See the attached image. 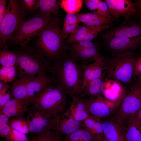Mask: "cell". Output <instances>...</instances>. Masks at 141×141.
Instances as JSON below:
<instances>
[{"instance_id":"cell-1","label":"cell","mask_w":141,"mask_h":141,"mask_svg":"<svg viewBox=\"0 0 141 141\" xmlns=\"http://www.w3.org/2000/svg\"><path fill=\"white\" fill-rule=\"evenodd\" d=\"M62 20L57 16L36 36L34 47L50 61L60 60L67 55L70 46L66 43L61 27Z\"/></svg>"},{"instance_id":"cell-2","label":"cell","mask_w":141,"mask_h":141,"mask_svg":"<svg viewBox=\"0 0 141 141\" xmlns=\"http://www.w3.org/2000/svg\"><path fill=\"white\" fill-rule=\"evenodd\" d=\"M49 72L55 83L72 98L80 94L83 84L84 70L69 54L53 62Z\"/></svg>"},{"instance_id":"cell-3","label":"cell","mask_w":141,"mask_h":141,"mask_svg":"<svg viewBox=\"0 0 141 141\" xmlns=\"http://www.w3.org/2000/svg\"><path fill=\"white\" fill-rule=\"evenodd\" d=\"M15 51L17 56V77L19 79L29 81L37 75L49 72L50 62L34 47L27 44Z\"/></svg>"},{"instance_id":"cell-4","label":"cell","mask_w":141,"mask_h":141,"mask_svg":"<svg viewBox=\"0 0 141 141\" xmlns=\"http://www.w3.org/2000/svg\"><path fill=\"white\" fill-rule=\"evenodd\" d=\"M137 59L132 52L114 54L108 58L107 79L129 84Z\"/></svg>"},{"instance_id":"cell-5","label":"cell","mask_w":141,"mask_h":141,"mask_svg":"<svg viewBox=\"0 0 141 141\" xmlns=\"http://www.w3.org/2000/svg\"><path fill=\"white\" fill-rule=\"evenodd\" d=\"M57 16L42 15L39 13L24 21L11 37L7 45L9 47L17 45L21 46L27 44Z\"/></svg>"},{"instance_id":"cell-6","label":"cell","mask_w":141,"mask_h":141,"mask_svg":"<svg viewBox=\"0 0 141 141\" xmlns=\"http://www.w3.org/2000/svg\"><path fill=\"white\" fill-rule=\"evenodd\" d=\"M67 94L57 85L48 86L30 103L52 115L63 113L67 101Z\"/></svg>"},{"instance_id":"cell-7","label":"cell","mask_w":141,"mask_h":141,"mask_svg":"<svg viewBox=\"0 0 141 141\" xmlns=\"http://www.w3.org/2000/svg\"><path fill=\"white\" fill-rule=\"evenodd\" d=\"M27 13L19 0H9L6 14L0 23V49L7 45L11 36L24 21Z\"/></svg>"},{"instance_id":"cell-8","label":"cell","mask_w":141,"mask_h":141,"mask_svg":"<svg viewBox=\"0 0 141 141\" xmlns=\"http://www.w3.org/2000/svg\"><path fill=\"white\" fill-rule=\"evenodd\" d=\"M141 106V84L135 82L113 115L124 121L133 116Z\"/></svg>"},{"instance_id":"cell-9","label":"cell","mask_w":141,"mask_h":141,"mask_svg":"<svg viewBox=\"0 0 141 141\" xmlns=\"http://www.w3.org/2000/svg\"><path fill=\"white\" fill-rule=\"evenodd\" d=\"M54 116L43 110L31 105L26 118L29 124L30 133L35 135L52 129Z\"/></svg>"},{"instance_id":"cell-10","label":"cell","mask_w":141,"mask_h":141,"mask_svg":"<svg viewBox=\"0 0 141 141\" xmlns=\"http://www.w3.org/2000/svg\"><path fill=\"white\" fill-rule=\"evenodd\" d=\"M107 29L106 33L101 34L103 41L114 37L131 38L139 36L141 34V24L136 22L132 16H126L120 25L111 26Z\"/></svg>"},{"instance_id":"cell-11","label":"cell","mask_w":141,"mask_h":141,"mask_svg":"<svg viewBox=\"0 0 141 141\" xmlns=\"http://www.w3.org/2000/svg\"><path fill=\"white\" fill-rule=\"evenodd\" d=\"M105 48L114 54L131 52L141 43V36L133 37H114L103 41Z\"/></svg>"},{"instance_id":"cell-12","label":"cell","mask_w":141,"mask_h":141,"mask_svg":"<svg viewBox=\"0 0 141 141\" xmlns=\"http://www.w3.org/2000/svg\"><path fill=\"white\" fill-rule=\"evenodd\" d=\"M101 120L105 139L108 141H126L123 121L113 115Z\"/></svg>"},{"instance_id":"cell-13","label":"cell","mask_w":141,"mask_h":141,"mask_svg":"<svg viewBox=\"0 0 141 141\" xmlns=\"http://www.w3.org/2000/svg\"><path fill=\"white\" fill-rule=\"evenodd\" d=\"M114 20L118 21L121 16H133L138 14L137 4L130 0H105Z\"/></svg>"},{"instance_id":"cell-14","label":"cell","mask_w":141,"mask_h":141,"mask_svg":"<svg viewBox=\"0 0 141 141\" xmlns=\"http://www.w3.org/2000/svg\"><path fill=\"white\" fill-rule=\"evenodd\" d=\"M107 61L108 58L101 55L92 63L80 65L84 72V82L82 88L90 81L105 77L107 71Z\"/></svg>"},{"instance_id":"cell-15","label":"cell","mask_w":141,"mask_h":141,"mask_svg":"<svg viewBox=\"0 0 141 141\" xmlns=\"http://www.w3.org/2000/svg\"><path fill=\"white\" fill-rule=\"evenodd\" d=\"M83 123L67 117L62 113L54 116L52 129L61 135L67 136L84 128Z\"/></svg>"},{"instance_id":"cell-16","label":"cell","mask_w":141,"mask_h":141,"mask_svg":"<svg viewBox=\"0 0 141 141\" xmlns=\"http://www.w3.org/2000/svg\"><path fill=\"white\" fill-rule=\"evenodd\" d=\"M55 81L51 77L47 74L37 75L28 82L27 103L30 102L48 86L54 84Z\"/></svg>"},{"instance_id":"cell-17","label":"cell","mask_w":141,"mask_h":141,"mask_svg":"<svg viewBox=\"0 0 141 141\" xmlns=\"http://www.w3.org/2000/svg\"><path fill=\"white\" fill-rule=\"evenodd\" d=\"M86 107L91 117L102 119L111 115L112 108L108 106L102 97L86 99Z\"/></svg>"},{"instance_id":"cell-18","label":"cell","mask_w":141,"mask_h":141,"mask_svg":"<svg viewBox=\"0 0 141 141\" xmlns=\"http://www.w3.org/2000/svg\"><path fill=\"white\" fill-rule=\"evenodd\" d=\"M86 100L79 95L72 98L70 106L63 115L65 116L77 121L84 122L90 117L86 107Z\"/></svg>"},{"instance_id":"cell-19","label":"cell","mask_w":141,"mask_h":141,"mask_svg":"<svg viewBox=\"0 0 141 141\" xmlns=\"http://www.w3.org/2000/svg\"><path fill=\"white\" fill-rule=\"evenodd\" d=\"M69 55L81 64L80 65L88 64L89 62L96 60L101 55L98 51V48H93L80 50L70 49Z\"/></svg>"},{"instance_id":"cell-20","label":"cell","mask_w":141,"mask_h":141,"mask_svg":"<svg viewBox=\"0 0 141 141\" xmlns=\"http://www.w3.org/2000/svg\"><path fill=\"white\" fill-rule=\"evenodd\" d=\"M76 14L79 22L89 26H111L114 21L112 17H105L91 12Z\"/></svg>"},{"instance_id":"cell-21","label":"cell","mask_w":141,"mask_h":141,"mask_svg":"<svg viewBox=\"0 0 141 141\" xmlns=\"http://www.w3.org/2000/svg\"><path fill=\"white\" fill-rule=\"evenodd\" d=\"M126 141H141V124L134 116L123 121Z\"/></svg>"},{"instance_id":"cell-22","label":"cell","mask_w":141,"mask_h":141,"mask_svg":"<svg viewBox=\"0 0 141 141\" xmlns=\"http://www.w3.org/2000/svg\"><path fill=\"white\" fill-rule=\"evenodd\" d=\"M104 79L102 78L88 82L83 87L80 94L88 96L89 98L102 97L104 88Z\"/></svg>"},{"instance_id":"cell-23","label":"cell","mask_w":141,"mask_h":141,"mask_svg":"<svg viewBox=\"0 0 141 141\" xmlns=\"http://www.w3.org/2000/svg\"><path fill=\"white\" fill-rule=\"evenodd\" d=\"M28 81L19 78L14 81L9 88L13 98L25 101L27 103L28 96L27 86Z\"/></svg>"},{"instance_id":"cell-24","label":"cell","mask_w":141,"mask_h":141,"mask_svg":"<svg viewBox=\"0 0 141 141\" xmlns=\"http://www.w3.org/2000/svg\"><path fill=\"white\" fill-rule=\"evenodd\" d=\"M83 126L96 136L97 140L104 137L101 119L89 117L84 120Z\"/></svg>"},{"instance_id":"cell-25","label":"cell","mask_w":141,"mask_h":141,"mask_svg":"<svg viewBox=\"0 0 141 141\" xmlns=\"http://www.w3.org/2000/svg\"><path fill=\"white\" fill-rule=\"evenodd\" d=\"M111 26H94L85 34L79 36H71L69 35L68 38L66 40V43L69 45L74 42L81 41H91L96 37L98 34L102 31L109 28Z\"/></svg>"},{"instance_id":"cell-26","label":"cell","mask_w":141,"mask_h":141,"mask_svg":"<svg viewBox=\"0 0 141 141\" xmlns=\"http://www.w3.org/2000/svg\"><path fill=\"white\" fill-rule=\"evenodd\" d=\"M59 1L57 0H39V13L42 15L57 16L59 10Z\"/></svg>"},{"instance_id":"cell-27","label":"cell","mask_w":141,"mask_h":141,"mask_svg":"<svg viewBox=\"0 0 141 141\" xmlns=\"http://www.w3.org/2000/svg\"><path fill=\"white\" fill-rule=\"evenodd\" d=\"M9 46L6 45L0 51V64L1 66L10 67L15 66L17 60V55L15 51L9 49Z\"/></svg>"},{"instance_id":"cell-28","label":"cell","mask_w":141,"mask_h":141,"mask_svg":"<svg viewBox=\"0 0 141 141\" xmlns=\"http://www.w3.org/2000/svg\"><path fill=\"white\" fill-rule=\"evenodd\" d=\"M63 141H97L96 136L83 128L67 136Z\"/></svg>"},{"instance_id":"cell-29","label":"cell","mask_w":141,"mask_h":141,"mask_svg":"<svg viewBox=\"0 0 141 141\" xmlns=\"http://www.w3.org/2000/svg\"><path fill=\"white\" fill-rule=\"evenodd\" d=\"M82 0L59 1V6L67 13L75 14L79 12L83 4Z\"/></svg>"},{"instance_id":"cell-30","label":"cell","mask_w":141,"mask_h":141,"mask_svg":"<svg viewBox=\"0 0 141 141\" xmlns=\"http://www.w3.org/2000/svg\"><path fill=\"white\" fill-rule=\"evenodd\" d=\"M28 105L11 107H4L0 108L2 112L10 118L24 117L25 114L29 111L30 108Z\"/></svg>"},{"instance_id":"cell-31","label":"cell","mask_w":141,"mask_h":141,"mask_svg":"<svg viewBox=\"0 0 141 141\" xmlns=\"http://www.w3.org/2000/svg\"><path fill=\"white\" fill-rule=\"evenodd\" d=\"M9 124L11 128L16 130L25 134L30 133L29 122L24 117L10 118Z\"/></svg>"},{"instance_id":"cell-32","label":"cell","mask_w":141,"mask_h":141,"mask_svg":"<svg viewBox=\"0 0 141 141\" xmlns=\"http://www.w3.org/2000/svg\"><path fill=\"white\" fill-rule=\"evenodd\" d=\"M61 135L52 129L47 130L33 136V141H63Z\"/></svg>"},{"instance_id":"cell-33","label":"cell","mask_w":141,"mask_h":141,"mask_svg":"<svg viewBox=\"0 0 141 141\" xmlns=\"http://www.w3.org/2000/svg\"><path fill=\"white\" fill-rule=\"evenodd\" d=\"M0 81L8 83L15 79L17 76L16 65L10 67L0 66Z\"/></svg>"},{"instance_id":"cell-34","label":"cell","mask_w":141,"mask_h":141,"mask_svg":"<svg viewBox=\"0 0 141 141\" xmlns=\"http://www.w3.org/2000/svg\"><path fill=\"white\" fill-rule=\"evenodd\" d=\"M10 118L0 111V136L6 138L10 131L9 124Z\"/></svg>"},{"instance_id":"cell-35","label":"cell","mask_w":141,"mask_h":141,"mask_svg":"<svg viewBox=\"0 0 141 141\" xmlns=\"http://www.w3.org/2000/svg\"><path fill=\"white\" fill-rule=\"evenodd\" d=\"M5 139L6 141H32L28 138L26 134L11 128Z\"/></svg>"},{"instance_id":"cell-36","label":"cell","mask_w":141,"mask_h":141,"mask_svg":"<svg viewBox=\"0 0 141 141\" xmlns=\"http://www.w3.org/2000/svg\"><path fill=\"white\" fill-rule=\"evenodd\" d=\"M70 49L73 50L96 48H98L99 45L96 43L87 41H81L74 42L70 44Z\"/></svg>"},{"instance_id":"cell-37","label":"cell","mask_w":141,"mask_h":141,"mask_svg":"<svg viewBox=\"0 0 141 141\" xmlns=\"http://www.w3.org/2000/svg\"><path fill=\"white\" fill-rule=\"evenodd\" d=\"M26 13H33L39 8V0H19Z\"/></svg>"},{"instance_id":"cell-38","label":"cell","mask_w":141,"mask_h":141,"mask_svg":"<svg viewBox=\"0 0 141 141\" xmlns=\"http://www.w3.org/2000/svg\"><path fill=\"white\" fill-rule=\"evenodd\" d=\"M101 16L107 18L112 17L108 6L105 0L101 1L98 4V7L96 11L93 13Z\"/></svg>"},{"instance_id":"cell-39","label":"cell","mask_w":141,"mask_h":141,"mask_svg":"<svg viewBox=\"0 0 141 141\" xmlns=\"http://www.w3.org/2000/svg\"><path fill=\"white\" fill-rule=\"evenodd\" d=\"M94 26L85 25H79L76 30L70 35L71 36H79L83 35L90 31Z\"/></svg>"},{"instance_id":"cell-40","label":"cell","mask_w":141,"mask_h":141,"mask_svg":"<svg viewBox=\"0 0 141 141\" xmlns=\"http://www.w3.org/2000/svg\"><path fill=\"white\" fill-rule=\"evenodd\" d=\"M78 24H63L62 31L65 38L67 35L73 33L79 26Z\"/></svg>"},{"instance_id":"cell-41","label":"cell","mask_w":141,"mask_h":141,"mask_svg":"<svg viewBox=\"0 0 141 141\" xmlns=\"http://www.w3.org/2000/svg\"><path fill=\"white\" fill-rule=\"evenodd\" d=\"M79 23L76 14L67 13L66 15L63 24H76Z\"/></svg>"},{"instance_id":"cell-42","label":"cell","mask_w":141,"mask_h":141,"mask_svg":"<svg viewBox=\"0 0 141 141\" xmlns=\"http://www.w3.org/2000/svg\"><path fill=\"white\" fill-rule=\"evenodd\" d=\"M141 75V55L137 59L134 66L132 78L138 77Z\"/></svg>"},{"instance_id":"cell-43","label":"cell","mask_w":141,"mask_h":141,"mask_svg":"<svg viewBox=\"0 0 141 141\" xmlns=\"http://www.w3.org/2000/svg\"><path fill=\"white\" fill-rule=\"evenodd\" d=\"M7 1L6 0H0V23L2 21L7 12Z\"/></svg>"},{"instance_id":"cell-44","label":"cell","mask_w":141,"mask_h":141,"mask_svg":"<svg viewBox=\"0 0 141 141\" xmlns=\"http://www.w3.org/2000/svg\"><path fill=\"white\" fill-rule=\"evenodd\" d=\"M13 98L9 90L8 92L0 98V108L3 107Z\"/></svg>"},{"instance_id":"cell-45","label":"cell","mask_w":141,"mask_h":141,"mask_svg":"<svg viewBox=\"0 0 141 141\" xmlns=\"http://www.w3.org/2000/svg\"><path fill=\"white\" fill-rule=\"evenodd\" d=\"M83 1V3L91 13H93L96 11L98 7V4L94 2L92 0Z\"/></svg>"},{"instance_id":"cell-46","label":"cell","mask_w":141,"mask_h":141,"mask_svg":"<svg viewBox=\"0 0 141 141\" xmlns=\"http://www.w3.org/2000/svg\"><path fill=\"white\" fill-rule=\"evenodd\" d=\"M9 86L7 83H5L2 88L0 89V98H1L9 90Z\"/></svg>"},{"instance_id":"cell-47","label":"cell","mask_w":141,"mask_h":141,"mask_svg":"<svg viewBox=\"0 0 141 141\" xmlns=\"http://www.w3.org/2000/svg\"><path fill=\"white\" fill-rule=\"evenodd\" d=\"M136 3L138 13H139L141 16V0H137Z\"/></svg>"},{"instance_id":"cell-48","label":"cell","mask_w":141,"mask_h":141,"mask_svg":"<svg viewBox=\"0 0 141 141\" xmlns=\"http://www.w3.org/2000/svg\"><path fill=\"white\" fill-rule=\"evenodd\" d=\"M134 116L141 124V106Z\"/></svg>"},{"instance_id":"cell-49","label":"cell","mask_w":141,"mask_h":141,"mask_svg":"<svg viewBox=\"0 0 141 141\" xmlns=\"http://www.w3.org/2000/svg\"><path fill=\"white\" fill-rule=\"evenodd\" d=\"M136 82L138 83L141 84V75L138 77L137 80Z\"/></svg>"},{"instance_id":"cell-50","label":"cell","mask_w":141,"mask_h":141,"mask_svg":"<svg viewBox=\"0 0 141 141\" xmlns=\"http://www.w3.org/2000/svg\"><path fill=\"white\" fill-rule=\"evenodd\" d=\"M97 141H108L107 139L104 138V137L103 138H101L97 140Z\"/></svg>"},{"instance_id":"cell-51","label":"cell","mask_w":141,"mask_h":141,"mask_svg":"<svg viewBox=\"0 0 141 141\" xmlns=\"http://www.w3.org/2000/svg\"></svg>"},{"instance_id":"cell-52","label":"cell","mask_w":141,"mask_h":141,"mask_svg":"<svg viewBox=\"0 0 141 141\" xmlns=\"http://www.w3.org/2000/svg\"></svg>"}]
</instances>
